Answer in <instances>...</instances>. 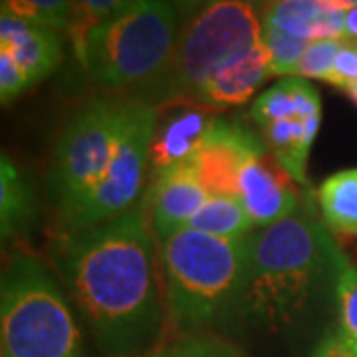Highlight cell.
Here are the masks:
<instances>
[{"label": "cell", "mask_w": 357, "mask_h": 357, "mask_svg": "<svg viewBox=\"0 0 357 357\" xmlns=\"http://www.w3.org/2000/svg\"><path fill=\"white\" fill-rule=\"evenodd\" d=\"M54 264L103 356L153 351L165 330L167 306L143 203L100 227L68 232Z\"/></svg>", "instance_id": "obj_1"}, {"label": "cell", "mask_w": 357, "mask_h": 357, "mask_svg": "<svg viewBox=\"0 0 357 357\" xmlns=\"http://www.w3.org/2000/svg\"><path fill=\"white\" fill-rule=\"evenodd\" d=\"M349 260L307 204L286 220L255 230L234 316L260 328H296L335 296Z\"/></svg>", "instance_id": "obj_2"}, {"label": "cell", "mask_w": 357, "mask_h": 357, "mask_svg": "<svg viewBox=\"0 0 357 357\" xmlns=\"http://www.w3.org/2000/svg\"><path fill=\"white\" fill-rule=\"evenodd\" d=\"M248 238L225 241L181 229L157 243L167 319L175 332L197 335L234 316L246 272Z\"/></svg>", "instance_id": "obj_3"}, {"label": "cell", "mask_w": 357, "mask_h": 357, "mask_svg": "<svg viewBox=\"0 0 357 357\" xmlns=\"http://www.w3.org/2000/svg\"><path fill=\"white\" fill-rule=\"evenodd\" d=\"M181 24L169 0H128L93 26L74 52L98 88L133 98L163 74Z\"/></svg>", "instance_id": "obj_4"}, {"label": "cell", "mask_w": 357, "mask_h": 357, "mask_svg": "<svg viewBox=\"0 0 357 357\" xmlns=\"http://www.w3.org/2000/svg\"><path fill=\"white\" fill-rule=\"evenodd\" d=\"M262 42L260 8L244 0H211L185 20L163 74L131 100L151 107L197 105L203 89L232 58Z\"/></svg>", "instance_id": "obj_5"}, {"label": "cell", "mask_w": 357, "mask_h": 357, "mask_svg": "<svg viewBox=\"0 0 357 357\" xmlns=\"http://www.w3.org/2000/svg\"><path fill=\"white\" fill-rule=\"evenodd\" d=\"M2 357H86L70 302L36 256L8 258L0 282Z\"/></svg>", "instance_id": "obj_6"}, {"label": "cell", "mask_w": 357, "mask_h": 357, "mask_svg": "<svg viewBox=\"0 0 357 357\" xmlns=\"http://www.w3.org/2000/svg\"><path fill=\"white\" fill-rule=\"evenodd\" d=\"M126 98L98 96L84 102L62 129L52 155L48 189L62 222L102 181L114 159Z\"/></svg>", "instance_id": "obj_7"}, {"label": "cell", "mask_w": 357, "mask_h": 357, "mask_svg": "<svg viewBox=\"0 0 357 357\" xmlns=\"http://www.w3.org/2000/svg\"><path fill=\"white\" fill-rule=\"evenodd\" d=\"M157 112V107L126 98L114 159L102 181L64 220L68 232L100 227L137 206L149 177L151 141L159 121Z\"/></svg>", "instance_id": "obj_8"}, {"label": "cell", "mask_w": 357, "mask_h": 357, "mask_svg": "<svg viewBox=\"0 0 357 357\" xmlns=\"http://www.w3.org/2000/svg\"><path fill=\"white\" fill-rule=\"evenodd\" d=\"M256 155H264V141L241 123L218 117L187 165L208 197H238L241 173Z\"/></svg>", "instance_id": "obj_9"}, {"label": "cell", "mask_w": 357, "mask_h": 357, "mask_svg": "<svg viewBox=\"0 0 357 357\" xmlns=\"http://www.w3.org/2000/svg\"><path fill=\"white\" fill-rule=\"evenodd\" d=\"M238 199L256 230L286 220L302 208L296 181L276 161H268L266 155H256L244 165Z\"/></svg>", "instance_id": "obj_10"}, {"label": "cell", "mask_w": 357, "mask_h": 357, "mask_svg": "<svg viewBox=\"0 0 357 357\" xmlns=\"http://www.w3.org/2000/svg\"><path fill=\"white\" fill-rule=\"evenodd\" d=\"M208 201V192L197 181L189 165H181L153 177L143 206L153 230L155 241L187 229L191 218Z\"/></svg>", "instance_id": "obj_11"}, {"label": "cell", "mask_w": 357, "mask_h": 357, "mask_svg": "<svg viewBox=\"0 0 357 357\" xmlns=\"http://www.w3.org/2000/svg\"><path fill=\"white\" fill-rule=\"evenodd\" d=\"M217 119L208 107L183 103L161 123L157 121L149 153V177L187 165L201 149Z\"/></svg>", "instance_id": "obj_12"}, {"label": "cell", "mask_w": 357, "mask_h": 357, "mask_svg": "<svg viewBox=\"0 0 357 357\" xmlns=\"http://www.w3.org/2000/svg\"><path fill=\"white\" fill-rule=\"evenodd\" d=\"M0 52L24 70L32 84H38L64 60L62 32L34 20L0 14Z\"/></svg>", "instance_id": "obj_13"}, {"label": "cell", "mask_w": 357, "mask_h": 357, "mask_svg": "<svg viewBox=\"0 0 357 357\" xmlns=\"http://www.w3.org/2000/svg\"><path fill=\"white\" fill-rule=\"evenodd\" d=\"M262 26L296 38L344 40L345 8L333 0H272L260 10Z\"/></svg>", "instance_id": "obj_14"}, {"label": "cell", "mask_w": 357, "mask_h": 357, "mask_svg": "<svg viewBox=\"0 0 357 357\" xmlns=\"http://www.w3.org/2000/svg\"><path fill=\"white\" fill-rule=\"evenodd\" d=\"M270 74V56L260 42L252 50L232 58L218 70L203 89L197 105L208 109H225L230 105H243L256 93Z\"/></svg>", "instance_id": "obj_15"}, {"label": "cell", "mask_w": 357, "mask_h": 357, "mask_svg": "<svg viewBox=\"0 0 357 357\" xmlns=\"http://www.w3.org/2000/svg\"><path fill=\"white\" fill-rule=\"evenodd\" d=\"M321 123V114L312 115L306 119H280L262 126V141L270 147L274 161L290 175V177L307 187L306 165L312 145Z\"/></svg>", "instance_id": "obj_16"}, {"label": "cell", "mask_w": 357, "mask_h": 357, "mask_svg": "<svg viewBox=\"0 0 357 357\" xmlns=\"http://www.w3.org/2000/svg\"><path fill=\"white\" fill-rule=\"evenodd\" d=\"M321 114L318 89L304 77H282L262 91L252 103L250 115L258 128L280 119H306Z\"/></svg>", "instance_id": "obj_17"}, {"label": "cell", "mask_w": 357, "mask_h": 357, "mask_svg": "<svg viewBox=\"0 0 357 357\" xmlns=\"http://www.w3.org/2000/svg\"><path fill=\"white\" fill-rule=\"evenodd\" d=\"M38 217L36 195L30 181L2 153L0 161V232L8 241L34 227Z\"/></svg>", "instance_id": "obj_18"}, {"label": "cell", "mask_w": 357, "mask_h": 357, "mask_svg": "<svg viewBox=\"0 0 357 357\" xmlns=\"http://www.w3.org/2000/svg\"><path fill=\"white\" fill-rule=\"evenodd\" d=\"M319 217L333 232L357 238V169L337 171L318 189Z\"/></svg>", "instance_id": "obj_19"}, {"label": "cell", "mask_w": 357, "mask_h": 357, "mask_svg": "<svg viewBox=\"0 0 357 357\" xmlns=\"http://www.w3.org/2000/svg\"><path fill=\"white\" fill-rule=\"evenodd\" d=\"M187 229L225 241H241L248 238L256 227L238 197H208Z\"/></svg>", "instance_id": "obj_20"}, {"label": "cell", "mask_w": 357, "mask_h": 357, "mask_svg": "<svg viewBox=\"0 0 357 357\" xmlns=\"http://www.w3.org/2000/svg\"><path fill=\"white\" fill-rule=\"evenodd\" d=\"M0 14L34 20L62 34H72L74 28L72 0H0Z\"/></svg>", "instance_id": "obj_21"}, {"label": "cell", "mask_w": 357, "mask_h": 357, "mask_svg": "<svg viewBox=\"0 0 357 357\" xmlns=\"http://www.w3.org/2000/svg\"><path fill=\"white\" fill-rule=\"evenodd\" d=\"M262 44L266 46L268 56H270L272 77H294L298 76L300 62L312 42L262 26Z\"/></svg>", "instance_id": "obj_22"}, {"label": "cell", "mask_w": 357, "mask_h": 357, "mask_svg": "<svg viewBox=\"0 0 357 357\" xmlns=\"http://www.w3.org/2000/svg\"><path fill=\"white\" fill-rule=\"evenodd\" d=\"M143 357H246L227 340L215 335H183L173 344L159 345Z\"/></svg>", "instance_id": "obj_23"}, {"label": "cell", "mask_w": 357, "mask_h": 357, "mask_svg": "<svg viewBox=\"0 0 357 357\" xmlns=\"http://www.w3.org/2000/svg\"><path fill=\"white\" fill-rule=\"evenodd\" d=\"M335 304L340 314V337L357 354V266L345 268L335 286Z\"/></svg>", "instance_id": "obj_24"}, {"label": "cell", "mask_w": 357, "mask_h": 357, "mask_svg": "<svg viewBox=\"0 0 357 357\" xmlns=\"http://www.w3.org/2000/svg\"><path fill=\"white\" fill-rule=\"evenodd\" d=\"M128 0H72L74 4V28H72V44L74 50L84 42L88 32L103 22L107 16L119 10Z\"/></svg>", "instance_id": "obj_25"}, {"label": "cell", "mask_w": 357, "mask_h": 357, "mask_svg": "<svg viewBox=\"0 0 357 357\" xmlns=\"http://www.w3.org/2000/svg\"><path fill=\"white\" fill-rule=\"evenodd\" d=\"M344 40H316L307 46L306 54L298 68V77L304 79H321L328 82L335 56L342 48Z\"/></svg>", "instance_id": "obj_26"}, {"label": "cell", "mask_w": 357, "mask_h": 357, "mask_svg": "<svg viewBox=\"0 0 357 357\" xmlns=\"http://www.w3.org/2000/svg\"><path fill=\"white\" fill-rule=\"evenodd\" d=\"M34 86L30 76L4 52H0V100L2 105L13 103L26 89Z\"/></svg>", "instance_id": "obj_27"}, {"label": "cell", "mask_w": 357, "mask_h": 357, "mask_svg": "<svg viewBox=\"0 0 357 357\" xmlns=\"http://www.w3.org/2000/svg\"><path fill=\"white\" fill-rule=\"evenodd\" d=\"M328 84L337 89L349 91L357 84V42L344 40L335 56Z\"/></svg>", "instance_id": "obj_28"}, {"label": "cell", "mask_w": 357, "mask_h": 357, "mask_svg": "<svg viewBox=\"0 0 357 357\" xmlns=\"http://www.w3.org/2000/svg\"><path fill=\"white\" fill-rule=\"evenodd\" d=\"M314 357H357V354L347 347L340 335H330L321 342Z\"/></svg>", "instance_id": "obj_29"}, {"label": "cell", "mask_w": 357, "mask_h": 357, "mask_svg": "<svg viewBox=\"0 0 357 357\" xmlns=\"http://www.w3.org/2000/svg\"><path fill=\"white\" fill-rule=\"evenodd\" d=\"M169 2L177 8L181 22H185V20H189L191 16L199 13L203 6H206L211 0H169Z\"/></svg>", "instance_id": "obj_30"}, {"label": "cell", "mask_w": 357, "mask_h": 357, "mask_svg": "<svg viewBox=\"0 0 357 357\" xmlns=\"http://www.w3.org/2000/svg\"><path fill=\"white\" fill-rule=\"evenodd\" d=\"M344 40L357 42V6L345 10V26H344Z\"/></svg>", "instance_id": "obj_31"}, {"label": "cell", "mask_w": 357, "mask_h": 357, "mask_svg": "<svg viewBox=\"0 0 357 357\" xmlns=\"http://www.w3.org/2000/svg\"><path fill=\"white\" fill-rule=\"evenodd\" d=\"M333 2H335L337 6L345 8V10H347V8H356L357 6V0H333Z\"/></svg>", "instance_id": "obj_32"}, {"label": "cell", "mask_w": 357, "mask_h": 357, "mask_svg": "<svg viewBox=\"0 0 357 357\" xmlns=\"http://www.w3.org/2000/svg\"><path fill=\"white\" fill-rule=\"evenodd\" d=\"M244 2H250V4H255L256 8H260V10H262L268 2H272V0H244Z\"/></svg>", "instance_id": "obj_33"}, {"label": "cell", "mask_w": 357, "mask_h": 357, "mask_svg": "<svg viewBox=\"0 0 357 357\" xmlns=\"http://www.w3.org/2000/svg\"><path fill=\"white\" fill-rule=\"evenodd\" d=\"M347 93H349V98H351V100H354V102L357 103V84H356V86H354V88L349 89Z\"/></svg>", "instance_id": "obj_34"}]
</instances>
